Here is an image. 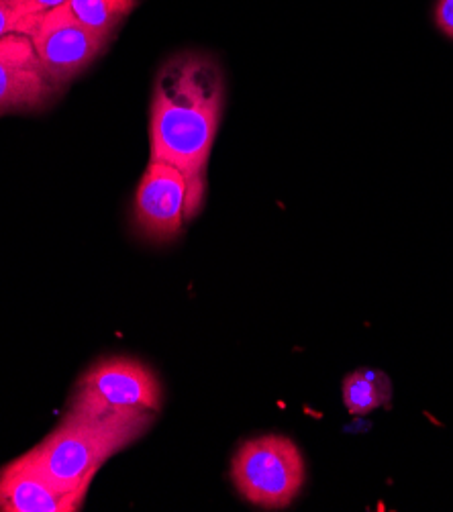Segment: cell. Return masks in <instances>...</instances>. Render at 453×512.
<instances>
[{"mask_svg":"<svg viewBox=\"0 0 453 512\" xmlns=\"http://www.w3.org/2000/svg\"><path fill=\"white\" fill-rule=\"evenodd\" d=\"M25 35H29L47 74L62 88L103 54L111 41L84 27L68 3L39 13Z\"/></svg>","mask_w":453,"mask_h":512,"instance_id":"obj_5","label":"cell"},{"mask_svg":"<svg viewBox=\"0 0 453 512\" xmlns=\"http://www.w3.org/2000/svg\"><path fill=\"white\" fill-rule=\"evenodd\" d=\"M39 11L29 0H0V37L11 33H27Z\"/></svg>","mask_w":453,"mask_h":512,"instance_id":"obj_11","label":"cell"},{"mask_svg":"<svg viewBox=\"0 0 453 512\" xmlns=\"http://www.w3.org/2000/svg\"><path fill=\"white\" fill-rule=\"evenodd\" d=\"M162 398V384L147 366L111 357L82 376L70 406L92 415H158Z\"/></svg>","mask_w":453,"mask_h":512,"instance_id":"obj_4","label":"cell"},{"mask_svg":"<svg viewBox=\"0 0 453 512\" xmlns=\"http://www.w3.org/2000/svg\"><path fill=\"white\" fill-rule=\"evenodd\" d=\"M231 478L247 502L266 510H280L300 494L307 468L294 441L282 435H262L237 449Z\"/></svg>","mask_w":453,"mask_h":512,"instance_id":"obj_3","label":"cell"},{"mask_svg":"<svg viewBox=\"0 0 453 512\" xmlns=\"http://www.w3.org/2000/svg\"><path fill=\"white\" fill-rule=\"evenodd\" d=\"M154 419L156 415H92L70 406L62 423L29 453L58 488L86 496L98 470L135 443Z\"/></svg>","mask_w":453,"mask_h":512,"instance_id":"obj_2","label":"cell"},{"mask_svg":"<svg viewBox=\"0 0 453 512\" xmlns=\"http://www.w3.org/2000/svg\"><path fill=\"white\" fill-rule=\"evenodd\" d=\"M200 204L186 174L162 160H149L135 192V225L154 241L174 239Z\"/></svg>","mask_w":453,"mask_h":512,"instance_id":"obj_6","label":"cell"},{"mask_svg":"<svg viewBox=\"0 0 453 512\" xmlns=\"http://www.w3.org/2000/svg\"><path fill=\"white\" fill-rule=\"evenodd\" d=\"M437 29L453 39V0H437L435 3V13H433Z\"/></svg>","mask_w":453,"mask_h":512,"instance_id":"obj_12","label":"cell"},{"mask_svg":"<svg viewBox=\"0 0 453 512\" xmlns=\"http://www.w3.org/2000/svg\"><path fill=\"white\" fill-rule=\"evenodd\" d=\"M341 394L347 411L360 417L390 402L392 384L380 370H358L343 380Z\"/></svg>","mask_w":453,"mask_h":512,"instance_id":"obj_9","label":"cell"},{"mask_svg":"<svg viewBox=\"0 0 453 512\" xmlns=\"http://www.w3.org/2000/svg\"><path fill=\"white\" fill-rule=\"evenodd\" d=\"M29 3H31L39 13H43V11H49V9H54V7H60V5L68 3V0H29Z\"/></svg>","mask_w":453,"mask_h":512,"instance_id":"obj_13","label":"cell"},{"mask_svg":"<svg viewBox=\"0 0 453 512\" xmlns=\"http://www.w3.org/2000/svg\"><path fill=\"white\" fill-rule=\"evenodd\" d=\"M84 498L58 488L29 451L0 470V512H76Z\"/></svg>","mask_w":453,"mask_h":512,"instance_id":"obj_8","label":"cell"},{"mask_svg":"<svg viewBox=\"0 0 453 512\" xmlns=\"http://www.w3.org/2000/svg\"><path fill=\"white\" fill-rule=\"evenodd\" d=\"M135 5L137 0H68V7L78 21L107 39L113 37Z\"/></svg>","mask_w":453,"mask_h":512,"instance_id":"obj_10","label":"cell"},{"mask_svg":"<svg viewBox=\"0 0 453 512\" xmlns=\"http://www.w3.org/2000/svg\"><path fill=\"white\" fill-rule=\"evenodd\" d=\"M223 105L225 76L213 56L180 51L160 68L151 96V160L182 170L200 200Z\"/></svg>","mask_w":453,"mask_h":512,"instance_id":"obj_1","label":"cell"},{"mask_svg":"<svg viewBox=\"0 0 453 512\" xmlns=\"http://www.w3.org/2000/svg\"><path fill=\"white\" fill-rule=\"evenodd\" d=\"M60 92L62 86L43 68L29 35L0 37V117L41 111Z\"/></svg>","mask_w":453,"mask_h":512,"instance_id":"obj_7","label":"cell"}]
</instances>
